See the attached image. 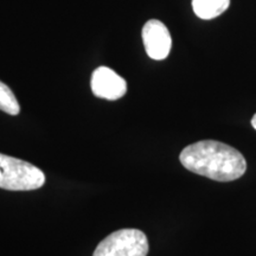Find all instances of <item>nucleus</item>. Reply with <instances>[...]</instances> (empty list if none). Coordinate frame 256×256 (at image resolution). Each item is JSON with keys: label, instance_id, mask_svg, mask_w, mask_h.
Returning <instances> with one entry per match:
<instances>
[{"label": "nucleus", "instance_id": "20e7f679", "mask_svg": "<svg viewBox=\"0 0 256 256\" xmlns=\"http://www.w3.org/2000/svg\"><path fill=\"white\" fill-rule=\"evenodd\" d=\"M142 42L146 54L156 60H162L170 55L172 38L168 28L158 19H151L142 28Z\"/></svg>", "mask_w": 256, "mask_h": 256}, {"label": "nucleus", "instance_id": "0eeeda50", "mask_svg": "<svg viewBox=\"0 0 256 256\" xmlns=\"http://www.w3.org/2000/svg\"><path fill=\"white\" fill-rule=\"evenodd\" d=\"M0 110L10 115H18L20 112V106L14 92L2 81H0Z\"/></svg>", "mask_w": 256, "mask_h": 256}, {"label": "nucleus", "instance_id": "f257e3e1", "mask_svg": "<svg viewBox=\"0 0 256 256\" xmlns=\"http://www.w3.org/2000/svg\"><path fill=\"white\" fill-rule=\"evenodd\" d=\"M179 160L188 171L216 182L236 180L247 171L242 153L216 140L191 144L180 152Z\"/></svg>", "mask_w": 256, "mask_h": 256}, {"label": "nucleus", "instance_id": "423d86ee", "mask_svg": "<svg viewBox=\"0 0 256 256\" xmlns=\"http://www.w3.org/2000/svg\"><path fill=\"white\" fill-rule=\"evenodd\" d=\"M230 0H192V8L197 17L210 20L228 10Z\"/></svg>", "mask_w": 256, "mask_h": 256}, {"label": "nucleus", "instance_id": "f03ea898", "mask_svg": "<svg viewBox=\"0 0 256 256\" xmlns=\"http://www.w3.org/2000/svg\"><path fill=\"white\" fill-rule=\"evenodd\" d=\"M46 183V174L37 166L0 153V188L8 191L37 190Z\"/></svg>", "mask_w": 256, "mask_h": 256}, {"label": "nucleus", "instance_id": "6e6552de", "mask_svg": "<svg viewBox=\"0 0 256 256\" xmlns=\"http://www.w3.org/2000/svg\"><path fill=\"white\" fill-rule=\"evenodd\" d=\"M252 126L254 127V130H256V113L252 118Z\"/></svg>", "mask_w": 256, "mask_h": 256}, {"label": "nucleus", "instance_id": "39448f33", "mask_svg": "<svg viewBox=\"0 0 256 256\" xmlns=\"http://www.w3.org/2000/svg\"><path fill=\"white\" fill-rule=\"evenodd\" d=\"M92 90L96 98L119 100L127 92V83L108 66H98L92 75Z\"/></svg>", "mask_w": 256, "mask_h": 256}, {"label": "nucleus", "instance_id": "7ed1b4c3", "mask_svg": "<svg viewBox=\"0 0 256 256\" xmlns=\"http://www.w3.org/2000/svg\"><path fill=\"white\" fill-rule=\"evenodd\" d=\"M148 240L139 229H120L98 243L92 256H147Z\"/></svg>", "mask_w": 256, "mask_h": 256}]
</instances>
